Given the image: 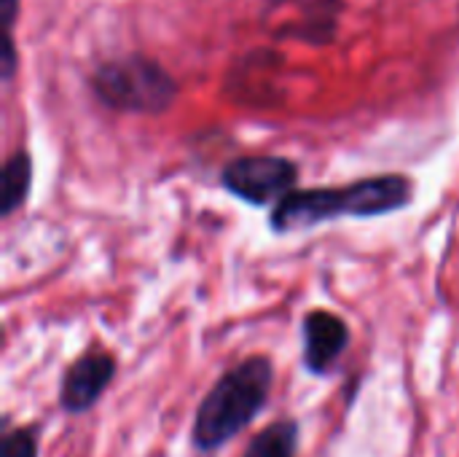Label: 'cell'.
<instances>
[{"instance_id": "cell-1", "label": "cell", "mask_w": 459, "mask_h": 457, "mask_svg": "<svg viewBox=\"0 0 459 457\" xmlns=\"http://www.w3.org/2000/svg\"><path fill=\"white\" fill-rule=\"evenodd\" d=\"M414 183L403 172H382L344 186L296 189L272 210V229L280 234L312 229L336 218H377L411 205Z\"/></svg>"}, {"instance_id": "cell-2", "label": "cell", "mask_w": 459, "mask_h": 457, "mask_svg": "<svg viewBox=\"0 0 459 457\" xmlns=\"http://www.w3.org/2000/svg\"><path fill=\"white\" fill-rule=\"evenodd\" d=\"M274 385V364L266 356H250L229 369L202 399L191 442L199 453H215L239 436L266 407Z\"/></svg>"}, {"instance_id": "cell-3", "label": "cell", "mask_w": 459, "mask_h": 457, "mask_svg": "<svg viewBox=\"0 0 459 457\" xmlns=\"http://www.w3.org/2000/svg\"><path fill=\"white\" fill-rule=\"evenodd\" d=\"M91 92L105 108L140 116H159L178 100L175 78L145 54L102 62L91 75Z\"/></svg>"}, {"instance_id": "cell-4", "label": "cell", "mask_w": 459, "mask_h": 457, "mask_svg": "<svg viewBox=\"0 0 459 457\" xmlns=\"http://www.w3.org/2000/svg\"><path fill=\"white\" fill-rule=\"evenodd\" d=\"M221 183L229 194L247 205H277L296 191L299 167L296 162L274 154H247L231 159L221 170Z\"/></svg>"}, {"instance_id": "cell-5", "label": "cell", "mask_w": 459, "mask_h": 457, "mask_svg": "<svg viewBox=\"0 0 459 457\" xmlns=\"http://www.w3.org/2000/svg\"><path fill=\"white\" fill-rule=\"evenodd\" d=\"M116 377V356L108 350H89L75 358L59 382V407L67 415L89 412Z\"/></svg>"}, {"instance_id": "cell-6", "label": "cell", "mask_w": 459, "mask_h": 457, "mask_svg": "<svg viewBox=\"0 0 459 457\" xmlns=\"http://www.w3.org/2000/svg\"><path fill=\"white\" fill-rule=\"evenodd\" d=\"M301 361L315 377L331 374L350 345V326L331 310H312L301 321Z\"/></svg>"}, {"instance_id": "cell-7", "label": "cell", "mask_w": 459, "mask_h": 457, "mask_svg": "<svg viewBox=\"0 0 459 457\" xmlns=\"http://www.w3.org/2000/svg\"><path fill=\"white\" fill-rule=\"evenodd\" d=\"M32 189V159L27 151H13L0 175V218L13 215L30 197Z\"/></svg>"}, {"instance_id": "cell-8", "label": "cell", "mask_w": 459, "mask_h": 457, "mask_svg": "<svg viewBox=\"0 0 459 457\" xmlns=\"http://www.w3.org/2000/svg\"><path fill=\"white\" fill-rule=\"evenodd\" d=\"M301 428L293 417H282L269 423L253 442L247 444L242 457H296L299 453Z\"/></svg>"}, {"instance_id": "cell-9", "label": "cell", "mask_w": 459, "mask_h": 457, "mask_svg": "<svg viewBox=\"0 0 459 457\" xmlns=\"http://www.w3.org/2000/svg\"><path fill=\"white\" fill-rule=\"evenodd\" d=\"M0 457H38L35 428H13L0 439Z\"/></svg>"}, {"instance_id": "cell-10", "label": "cell", "mask_w": 459, "mask_h": 457, "mask_svg": "<svg viewBox=\"0 0 459 457\" xmlns=\"http://www.w3.org/2000/svg\"><path fill=\"white\" fill-rule=\"evenodd\" d=\"M3 81H13L16 75V67H19V59H16V46H13V35H3Z\"/></svg>"}, {"instance_id": "cell-11", "label": "cell", "mask_w": 459, "mask_h": 457, "mask_svg": "<svg viewBox=\"0 0 459 457\" xmlns=\"http://www.w3.org/2000/svg\"><path fill=\"white\" fill-rule=\"evenodd\" d=\"M0 11H3V22H5V35H11L16 13H19V0H0Z\"/></svg>"}]
</instances>
